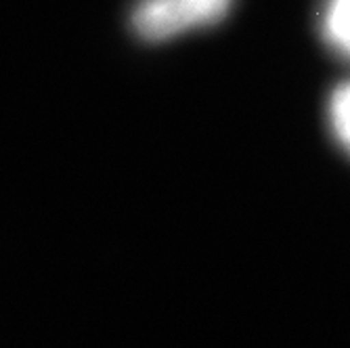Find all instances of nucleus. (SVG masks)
<instances>
[{"instance_id": "f257e3e1", "label": "nucleus", "mask_w": 350, "mask_h": 348, "mask_svg": "<svg viewBox=\"0 0 350 348\" xmlns=\"http://www.w3.org/2000/svg\"><path fill=\"white\" fill-rule=\"evenodd\" d=\"M231 5L233 0H139L131 25L139 38L160 42L220 21Z\"/></svg>"}, {"instance_id": "f03ea898", "label": "nucleus", "mask_w": 350, "mask_h": 348, "mask_svg": "<svg viewBox=\"0 0 350 348\" xmlns=\"http://www.w3.org/2000/svg\"><path fill=\"white\" fill-rule=\"evenodd\" d=\"M321 34L338 55L350 59V0H325Z\"/></svg>"}, {"instance_id": "7ed1b4c3", "label": "nucleus", "mask_w": 350, "mask_h": 348, "mask_svg": "<svg viewBox=\"0 0 350 348\" xmlns=\"http://www.w3.org/2000/svg\"><path fill=\"white\" fill-rule=\"evenodd\" d=\"M327 120L338 143L350 153V82L340 84L332 92L327 103Z\"/></svg>"}]
</instances>
